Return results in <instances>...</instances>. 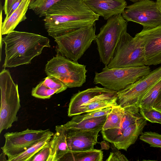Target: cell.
I'll return each mask as SVG.
<instances>
[{
	"label": "cell",
	"mask_w": 161,
	"mask_h": 161,
	"mask_svg": "<svg viewBox=\"0 0 161 161\" xmlns=\"http://www.w3.org/2000/svg\"><path fill=\"white\" fill-rule=\"evenodd\" d=\"M1 105L0 133L11 128L18 120L20 108L18 85L14 81L9 71L4 68L0 73Z\"/></svg>",
	"instance_id": "obj_4"
},
{
	"label": "cell",
	"mask_w": 161,
	"mask_h": 161,
	"mask_svg": "<svg viewBox=\"0 0 161 161\" xmlns=\"http://www.w3.org/2000/svg\"><path fill=\"white\" fill-rule=\"evenodd\" d=\"M53 133L49 129L35 130L27 128L20 132H8L4 135L5 142L2 152L11 161L44 137Z\"/></svg>",
	"instance_id": "obj_9"
},
{
	"label": "cell",
	"mask_w": 161,
	"mask_h": 161,
	"mask_svg": "<svg viewBox=\"0 0 161 161\" xmlns=\"http://www.w3.org/2000/svg\"><path fill=\"white\" fill-rule=\"evenodd\" d=\"M153 107L161 111V99L157 102Z\"/></svg>",
	"instance_id": "obj_34"
},
{
	"label": "cell",
	"mask_w": 161,
	"mask_h": 161,
	"mask_svg": "<svg viewBox=\"0 0 161 161\" xmlns=\"http://www.w3.org/2000/svg\"><path fill=\"white\" fill-rule=\"evenodd\" d=\"M147 120L143 117L136 123L130 125L113 144L119 150L127 151L128 148L135 143L138 137L143 133Z\"/></svg>",
	"instance_id": "obj_18"
},
{
	"label": "cell",
	"mask_w": 161,
	"mask_h": 161,
	"mask_svg": "<svg viewBox=\"0 0 161 161\" xmlns=\"http://www.w3.org/2000/svg\"><path fill=\"white\" fill-rule=\"evenodd\" d=\"M103 126L89 130L79 132H73L66 129L67 143L69 151H82L94 149V146L98 143V133L101 130Z\"/></svg>",
	"instance_id": "obj_13"
},
{
	"label": "cell",
	"mask_w": 161,
	"mask_h": 161,
	"mask_svg": "<svg viewBox=\"0 0 161 161\" xmlns=\"http://www.w3.org/2000/svg\"><path fill=\"white\" fill-rule=\"evenodd\" d=\"M54 134L52 133L43 138L25 151L14 158L11 161H31L34 156L48 143Z\"/></svg>",
	"instance_id": "obj_25"
},
{
	"label": "cell",
	"mask_w": 161,
	"mask_h": 161,
	"mask_svg": "<svg viewBox=\"0 0 161 161\" xmlns=\"http://www.w3.org/2000/svg\"><path fill=\"white\" fill-rule=\"evenodd\" d=\"M127 25L122 14H119L108 19L96 35L95 41L100 59L105 66L112 58L123 32L127 30Z\"/></svg>",
	"instance_id": "obj_6"
},
{
	"label": "cell",
	"mask_w": 161,
	"mask_h": 161,
	"mask_svg": "<svg viewBox=\"0 0 161 161\" xmlns=\"http://www.w3.org/2000/svg\"><path fill=\"white\" fill-rule=\"evenodd\" d=\"M112 144V151L110 153L106 161H128L129 160L123 154L119 151V149Z\"/></svg>",
	"instance_id": "obj_31"
},
{
	"label": "cell",
	"mask_w": 161,
	"mask_h": 161,
	"mask_svg": "<svg viewBox=\"0 0 161 161\" xmlns=\"http://www.w3.org/2000/svg\"><path fill=\"white\" fill-rule=\"evenodd\" d=\"M89 8L106 20L122 14L127 6L125 0H83Z\"/></svg>",
	"instance_id": "obj_14"
},
{
	"label": "cell",
	"mask_w": 161,
	"mask_h": 161,
	"mask_svg": "<svg viewBox=\"0 0 161 161\" xmlns=\"http://www.w3.org/2000/svg\"><path fill=\"white\" fill-rule=\"evenodd\" d=\"M103 158V151L94 148L82 151H70L63 157L61 161H102Z\"/></svg>",
	"instance_id": "obj_22"
},
{
	"label": "cell",
	"mask_w": 161,
	"mask_h": 161,
	"mask_svg": "<svg viewBox=\"0 0 161 161\" xmlns=\"http://www.w3.org/2000/svg\"><path fill=\"white\" fill-rule=\"evenodd\" d=\"M2 40L5 44L4 68L30 64L45 47H51L47 37L26 32L14 31Z\"/></svg>",
	"instance_id": "obj_2"
},
{
	"label": "cell",
	"mask_w": 161,
	"mask_h": 161,
	"mask_svg": "<svg viewBox=\"0 0 161 161\" xmlns=\"http://www.w3.org/2000/svg\"><path fill=\"white\" fill-rule=\"evenodd\" d=\"M51 153V150L48 142L34 156L31 161H49Z\"/></svg>",
	"instance_id": "obj_30"
},
{
	"label": "cell",
	"mask_w": 161,
	"mask_h": 161,
	"mask_svg": "<svg viewBox=\"0 0 161 161\" xmlns=\"http://www.w3.org/2000/svg\"><path fill=\"white\" fill-rule=\"evenodd\" d=\"M156 2L158 4L161 10V0H156Z\"/></svg>",
	"instance_id": "obj_36"
},
{
	"label": "cell",
	"mask_w": 161,
	"mask_h": 161,
	"mask_svg": "<svg viewBox=\"0 0 161 161\" xmlns=\"http://www.w3.org/2000/svg\"><path fill=\"white\" fill-rule=\"evenodd\" d=\"M125 112V108L117 105L112 107L107 115L106 121L101 130L119 128L120 127Z\"/></svg>",
	"instance_id": "obj_24"
},
{
	"label": "cell",
	"mask_w": 161,
	"mask_h": 161,
	"mask_svg": "<svg viewBox=\"0 0 161 161\" xmlns=\"http://www.w3.org/2000/svg\"><path fill=\"white\" fill-rule=\"evenodd\" d=\"M142 116L147 121L152 123L161 124V111L153 107L149 108H140Z\"/></svg>",
	"instance_id": "obj_27"
},
{
	"label": "cell",
	"mask_w": 161,
	"mask_h": 161,
	"mask_svg": "<svg viewBox=\"0 0 161 161\" xmlns=\"http://www.w3.org/2000/svg\"><path fill=\"white\" fill-rule=\"evenodd\" d=\"M45 72L62 82L68 88L80 87L86 82V65L57 54L48 61Z\"/></svg>",
	"instance_id": "obj_7"
},
{
	"label": "cell",
	"mask_w": 161,
	"mask_h": 161,
	"mask_svg": "<svg viewBox=\"0 0 161 161\" xmlns=\"http://www.w3.org/2000/svg\"><path fill=\"white\" fill-rule=\"evenodd\" d=\"M67 88L57 78L52 75H47L43 80L32 88L31 95L39 99H49L53 95L61 92Z\"/></svg>",
	"instance_id": "obj_16"
},
{
	"label": "cell",
	"mask_w": 161,
	"mask_h": 161,
	"mask_svg": "<svg viewBox=\"0 0 161 161\" xmlns=\"http://www.w3.org/2000/svg\"><path fill=\"white\" fill-rule=\"evenodd\" d=\"M17 0H5L3 10L5 14L6 15L8 13L11 8Z\"/></svg>",
	"instance_id": "obj_32"
},
{
	"label": "cell",
	"mask_w": 161,
	"mask_h": 161,
	"mask_svg": "<svg viewBox=\"0 0 161 161\" xmlns=\"http://www.w3.org/2000/svg\"><path fill=\"white\" fill-rule=\"evenodd\" d=\"M139 138L150 147L161 148V134L154 132L146 131L143 132Z\"/></svg>",
	"instance_id": "obj_28"
},
{
	"label": "cell",
	"mask_w": 161,
	"mask_h": 161,
	"mask_svg": "<svg viewBox=\"0 0 161 161\" xmlns=\"http://www.w3.org/2000/svg\"><path fill=\"white\" fill-rule=\"evenodd\" d=\"M135 36L143 48L146 65L161 64V25L154 27L143 28Z\"/></svg>",
	"instance_id": "obj_12"
},
{
	"label": "cell",
	"mask_w": 161,
	"mask_h": 161,
	"mask_svg": "<svg viewBox=\"0 0 161 161\" xmlns=\"http://www.w3.org/2000/svg\"><path fill=\"white\" fill-rule=\"evenodd\" d=\"M161 92V79L151 87L139 99L136 105L139 108L153 107Z\"/></svg>",
	"instance_id": "obj_23"
},
{
	"label": "cell",
	"mask_w": 161,
	"mask_h": 161,
	"mask_svg": "<svg viewBox=\"0 0 161 161\" xmlns=\"http://www.w3.org/2000/svg\"><path fill=\"white\" fill-rule=\"evenodd\" d=\"M61 0H31L29 8L39 17H45L47 12L53 5Z\"/></svg>",
	"instance_id": "obj_26"
},
{
	"label": "cell",
	"mask_w": 161,
	"mask_h": 161,
	"mask_svg": "<svg viewBox=\"0 0 161 161\" xmlns=\"http://www.w3.org/2000/svg\"><path fill=\"white\" fill-rule=\"evenodd\" d=\"M124 108V114L119 128L101 130L103 140L112 144L127 127L143 117L140 113V108L136 105Z\"/></svg>",
	"instance_id": "obj_15"
},
{
	"label": "cell",
	"mask_w": 161,
	"mask_h": 161,
	"mask_svg": "<svg viewBox=\"0 0 161 161\" xmlns=\"http://www.w3.org/2000/svg\"><path fill=\"white\" fill-rule=\"evenodd\" d=\"M55 132L49 142L51 150L49 161H61L70 151L67 141V133L63 125L55 127Z\"/></svg>",
	"instance_id": "obj_17"
},
{
	"label": "cell",
	"mask_w": 161,
	"mask_h": 161,
	"mask_svg": "<svg viewBox=\"0 0 161 161\" xmlns=\"http://www.w3.org/2000/svg\"><path fill=\"white\" fill-rule=\"evenodd\" d=\"M161 79V66L151 71L146 75L117 92V102L123 108L136 105L141 97Z\"/></svg>",
	"instance_id": "obj_11"
},
{
	"label": "cell",
	"mask_w": 161,
	"mask_h": 161,
	"mask_svg": "<svg viewBox=\"0 0 161 161\" xmlns=\"http://www.w3.org/2000/svg\"><path fill=\"white\" fill-rule=\"evenodd\" d=\"M112 109V107L102 109L94 111L82 115L79 114L73 116L70 120L72 122H78L87 119L93 118L107 115Z\"/></svg>",
	"instance_id": "obj_29"
},
{
	"label": "cell",
	"mask_w": 161,
	"mask_h": 161,
	"mask_svg": "<svg viewBox=\"0 0 161 161\" xmlns=\"http://www.w3.org/2000/svg\"><path fill=\"white\" fill-rule=\"evenodd\" d=\"M148 66L137 67L109 68L107 66L99 73L95 72L93 82L117 92L135 83L151 71Z\"/></svg>",
	"instance_id": "obj_5"
},
{
	"label": "cell",
	"mask_w": 161,
	"mask_h": 161,
	"mask_svg": "<svg viewBox=\"0 0 161 161\" xmlns=\"http://www.w3.org/2000/svg\"><path fill=\"white\" fill-rule=\"evenodd\" d=\"M129 0L131 1L134 2H137L138 1H142V0Z\"/></svg>",
	"instance_id": "obj_38"
},
{
	"label": "cell",
	"mask_w": 161,
	"mask_h": 161,
	"mask_svg": "<svg viewBox=\"0 0 161 161\" xmlns=\"http://www.w3.org/2000/svg\"><path fill=\"white\" fill-rule=\"evenodd\" d=\"M23 0H17L11 8L8 13L6 15L5 18L8 17L19 7Z\"/></svg>",
	"instance_id": "obj_33"
},
{
	"label": "cell",
	"mask_w": 161,
	"mask_h": 161,
	"mask_svg": "<svg viewBox=\"0 0 161 161\" xmlns=\"http://www.w3.org/2000/svg\"><path fill=\"white\" fill-rule=\"evenodd\" d=\"M31 0H23L17 8L2 23L1 34L7 35L14 31L17 25L27 19L26 14Z\"/></svg>",
	"instance_id": "obj_20"
},
{
	"label": "cell",
	"mask_w": 161,
	"mask_h": 161,
	"mask_svg": "<svg viewBox=\"0 0 161 161\" xmlns=\"http://www.w3.org/2000/svg\"><path fill=\"white\" fill-rule=\"evenodd\" d=\"M99 17L83 0H61L48 10L43 20L48 35L54 38L69 31L93 25Z\"/></svg>",
	"instance_id": "obj_1"
},
{
	"label": "cell",
	"mask_w": 161,
	"mask_h": 161,
	"mask_svg": "<svg viewBox=\"0 0 161 161\" xmlns=\"http://www.w3.org/2000/svg\"><path fill=\"white\" fill-rule=\"evenodd\" d=\"M146 65L143 48L139 40L127 32L123 33L108 64L109 68L137 67Z\"/></svg>",
	"instance_id": "obj_8"
},
{
	"label": "cell",
	"mask_w": 161,
	"mask_h": 161,
	"mask_svg": "<svg viewBox=\"0 0 161 161\" xmlns=\"http://www.w3.org/2000/svg\"><path fill=\"white\" fill-rule=\"evenodd\" d=\"M127 21L141 25L143 28H152L161 25V10L156 2L144 0L126 7L122 14Z\"/></svg>",
	"instance_id": "obj_10"
},
{
	"label": "cell",
	"mask_w": 161,
	"mask_h": 161,
	"mask_svg": "<svg viewBox=\"0 0 161 161\" xmlns=\"http://www.w3.org/2000/svg\"><path fill=\"white\" fill-rule=\"evenodd\" d=\"M160 99H161V92L160 93V94L159 95V96L158 97V99L157 100V101L156 102H157L159 100H160Z\"/></svg>",
	"instance_id": "obj_37"
},
{
	"label": "cell",
	"mask_w": 161,
	"mask_h": 161,
	"mask_svg": "<svg viewBox=\"0 0 161 161\" xmlns=\"http://www.w3.org/2000/svg\"><path fill=\"white\" fill-rule=\"evenodd\" d=\"M6 155L3 152L1 154L0 156V161H8L6 159Z\"/></svg>",
	"instance_id": "obj_35"
},
{
	"label": "cell",
	"mask_w": 161,
	"mask_h": 161,
	"mask_svg": "<svg viewBox=\"0 0 161 161\" xmlns=\"http://www.w3.org/2000/svg\"><path fill=\"white\" fill-rule=\"evenodd\" d=\"M109 90L104 87L95 86L82 91H79L71 98L68 108V116L69 117L75 116L81 105L88 103L96 96L105 92Z\"/></svg>",
	"instance_id": "obj_19"
},
{
	"label": "cell",
	"mask_w": 161,
	"mask_h": 161,
	"mask_svg": "<svg viewBox=\"0 0 161 161\" xmlns=\"http://www.w3.org/2000/svg\"><path fill=\"white\" fill-rule=\"evenodd\" d=\"M95 24L82 27L56 37L57 54L77 62L95 41Z\"/></svg>",
	"instance_id": "obj_3"
},
{
	"label": "cell",
	"mask_w": 161,
	"mask_h": 161,
	"mask_svg": "<svg viewBox=\"0 0 161 161\" xmlns=\"http://www.w3.org/2000/svg\"><path fill=\"white\" fill-rule=\"evenodd\" d=\"M107 115L87 119L78 122L69 121L63 125L65 129L73 132L85 131L103 126L106 121Z\"/></svg>",
	"instance_id": "obj_21"
}]
</instances>
